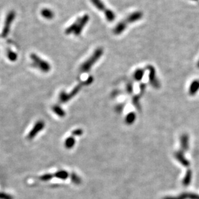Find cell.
Returning a JSON list of instances; mask_svg holds the SVG:
<instances>
[{
  "label": "cell",
  "instance_id": "7402d4cb",
  "mask_svg": "<svg viewBox=\"0 0 199 199\" xmlns=\"http://www.w3.org/2000/svg\"><path fill=\"white\" fill-rule=\"evenodd\" d=\"M53 177H54V175H52V174H45V175L41 176L39 179L43 180V181H48V180H50L51 179H52Z\"/></svg>",
  "mask_w": 199,
  "mask_h": 199
},
{
  "label": "cell",
  "instance_id": "ba28073f",
  "mask_svg": "<svg viewBox=\"0 0 199 199\" xmlns=\"http://www.w3.org/2000/svg\"><path fill=\"white\" fill-rule=\"evenodd\" d=\"M142 16H143V13L142 12L136 11L130 14L124 20L126 21L127 25H129V24L133 23L135 22L139 21L140 19H142Z\"/></svg>",
  "mask_w": 199,
  "mask_h": 199
},
{
  "label": "cell",
  "instance_id": "5bb4252c",
  "mask_svg": "<svg viewBox=\"0 0 199 199\" xmlns=\"http://www.w3.org/2000/svg\"><path fill=\"white\" fill-rule=\"evenodd\" d=\"M53 111L60 117H64L65 115V113L64 110L62 109L61 107L55 105L53 107Z\"/></svg>",
  "mask_w": 199,
  "mask_h": 199
},
{
  "label": "cell",
  "instance_id": "2e32d148",
  "mask_svg": "<svg viewBox=\"0 0 199 199\" xmlns=\"http://www.w3.org/2000/svg\"><path fill=\"white\" fill-rule=\"evenodd\" d=\"M144 75V70L142 69H138L135 71L133 77L135 80L140 81L142 79Z\"/></svg>",
  "mask_w": 199,
  "mask_h": 199
},
{
  "label": "cell",
  "instance_id": "30bf717a",
  "mask_svg": "<svg viewBox=\"0 0 199 199\" xmlns=\"http://www.w3.org/2000/svg\"><path fill=\"white\" fill-rule=\"evenodd\" d=\"M184 151H185V150H184V149H182V151H179L175 153V158L177 159V160H178L180 162V163H181L182 165H184V166L187 167V166H189V162H188V160H187L185 159L184 155Z\"/></svg>",
  "mask_w": 199,
  "mask_h": 199
},
{
  "label": "cell",
  "instance_id": "3957f363",
  "mask_svg": "<svg viewBox=\"0 0 199 199\" xmlns=\"http://www.w3.org/2000/svg\"><path fill=\"white\" fill-rule=\"evenodd\" d=\"M30 57L32 61V65L35 67L44 72H48L51 71V67L49 63L41 59L39 56L36 55L35 53H32Z\"/></svg>",
  "mask_w": 199,
  "mask_h": 199
},
{
  "label": "cell",
  "instance_id": "7a4b0ae2",
  "mask_svg": "<svg viewBox=\"0 0 199 199\" xmlns=\"http://www.w3.org/2000/svg\"><path fill=\"white\" fill-rule=\"evenodd\" d=\"M93 78L91 76H90L88 78V79L87 80H86L85 81L81 82V84H78L77 86L74 87L72 89V90L69 93H66L65 92H63H63H62L60 95V97H59L60 101L62 103L67 102L68 101L70 100L71 98H72L74 96H75L76 95H77L80 92V90L81 89V88L83 87H84V86H88V85L90 84L91 83L93 82Z\"/></svg>",
  "mask_w": 199,
  "mask_h": 199
},
{
  "label": "cell",
  "instance_id": "8992f818",
  "mask_svg": "<svg viewBox=\"0 0 199 199\" xmlns=\"http://www.w3.org/2000/svg\"><path fill=\"white\" fill-rule=\"evenodd\" d=\"M149 71V80L150 84L155 88H159L160 87V83L156 77L155 69L151 65H149L147 67Z\"/></svg>",
  "mask_w": 199,
  "mask_h": 199
},
{
  "label": "cell",
  "instance_id": "44dd1931",
  "mask_svg": "<svg viewBox=\"0 0 199 199\" xmlns=\"http://www.w3.org/2000/svg\"><path fill=\"white\" fill-rule=\"evenodd\" d=\"M71 180L74 182V183L76 184H80V182H81L80 178L74 173H72L71 175Z\"/></svg>",
  "mask_w": 199,
  "mask_h": 199
},
{
  "label": "cell",
  "instance_id": "277c9868",
  "mask_svg": "<svg viewBox=\"0 0 199 199\" xmlns=\"http://www.w3.org/2000/svg\"><path fill=\"white\" fill-rule=\"evenodd\" d=\"M15 17H16V13L14 11H10L9 13H8L7 17H6V19H5L3 29V31L2 33V36L3 38L7 37L8 36V35H9L11 26L13 21L15 19Z\"/></svg>",
  "mask_w": 199,
  "mask_h": 199
},
{
  "label": "cell",
  "instance_id": "d6986e66",
  "mask_svg": "<svg viewBox=\"0 0 199 199\" xmlns=\"http://www.w3.org/2000/svg\"><path fill=\"white\" fill-rule=\"evenodd\" d=\"M136 120V115L134 113H129L126 118V122L128 125L133 123Z\"/></svg>",
  "mask_w": 199,
  "mask_h": 199
},
{
  "label": "cell",
  "instance_id": "8fae6325",
  "mask_svg": "<svg viewBox=\"0 0 199 199\" xmlns=\"http://www.w3.org/2000/svg\"><path fill=\"white\" fill-rule=\"evenodd\" d=\"M90 2L98 10L102 11L104 13L108 10L102 0H90Z\"/></svg>",
  "mask_w": 199,
  "mask_h": 199
},
{
  "label": "cell",
  "instance_id": "52a82bcc",
  "mask_svg": "<svg viewBox=\"0 0 199 199\" xmlns=\"http://www.w3.org/2000/svg\"><path fill=\"white\" fill-rule=\"evenodd\" d=\"M90 18L89 16L87 14H85L81 17L79 18V22H78V27L76 29V30L74 31V32L73 34L75 36H79L80 35L81 32H82L83 29H84V27H86V25L87 24L88 21H89Z\"/></svg>",
  "mask_w": 199,
  "mask_h": 199
},
{
  "label": "cell",
  "instance_id": "ffe728a7",
  "mask_svg": "<svg viewBox=\"0 0 199 199\" xmlns=\"http://www.w3.org/2000/svg\"><path fill=\"white\" fill-rule=\"evenodd\" d=\"M7 57L10 61L15 62L18 58V54L11 51V50H9V51H7Z\"/></svg>",
  "mask_w": 199,
  "mask_h": 199
},
{
  "label": "cell",
  "instance_id": "6da1fadb",
  "mask_svg": "<svg viewBox=\"0 0 199 199\" xmlns=\"http://www.w3.org/2000/svg\"><path fill=\"white\" fill-rule=\"evenodd\" d=\"M104 53V50L101 47L97 48L89 58L82 63L80 67V71L82 72H87L92 68L98 60L102 57Z\"/></svg>",
  "mask_w": 199,
  "mask_h": 199
},
{
  "label": "cell",
  "instance_id": "5b68a950",
  "mask_svg": "<svg viewBox=\"0 0 199 199\" xmlns=\"http://www.w3.org/2000/svg\"><path fill=\"white\" fill-rule=\"evenodd\" d=\"M45 127V123L42 120H39L35 124L34 127H32V129L29 132V134L27 135V138L28 140H32L33 138H35V137L39 133V132L43 130Z\"/></svg>",
  "mask_w": 199,
  "mask_h": 199
},
{
  "label": "cell",
  "instance_id": "e0dca14e",
  "mask_svg": "<svg viewBox=\"0 0 199 199\" xmlns=\"http://www.w3.org/2000/svg\"><path fill=\"white\" fill-rule=\"evenodd\" d=\"M54 177L58 178H60V179H62V180H65L67 179L68 176H69V174L66 171H64V170H61V171H57L54 175H53Z\"/></svg>",
  "mask_w": 199,
  "mask_h": 199
},
{
  "label": "cell",
  "instance_id": "9a60e30c",
  "mask_svg": "<svg viewBox=\"0 0 199 199\" xmlns=\"http://www.w3.org/2000/svg\"><path fill=\"white\" fill-rule=\"evenodd\" d=\"M65 146L67 149H71L75 145V139L72 136L68 137L65 141Z\"/></svg>",
  "mask_w": 199,
  "mask_h": 199
},
{
  "label": "cell",
  "instance_id": "7c38bea8",
  "mask_svg": "<svg viewBox=\"0 0 199 199\" xmlns=\"http://www.w3.org/2000/svg\"><path fill=\"white\" fill-rule=\"evenodd\" d=\"M41 15L43 18H44L46 20H51L54 18V13L53 12L51 9H44L41 11Z\"/></svg>",
  "mask_w": 199,
  "mask_h": 199
},
{
  "label": "cell",
  "instance_id": "4316f807",
  "mask_svg": "<svg viewBox=\"0 0 199 199\" xmlns=\"http://www.w3.org/2000/svg\"><path fill=\"white\" fill-rule=\"evenodd\" d=\"M194 1H197V0H194Z\"/></svg>",
  "mask_w": 199,
  "mask_h": 199
},
{
  "label": "cell",
  "instance_id": "9c48e42d",
  "mask_svg": "<svg viewBox=\"0 0 199 199\" xmlns=\"http://www.w3.org/2000/svg\"><path fill=\"white\" fill-rule=\"evenodd\" d=\"M127 25V23L124 20L118 22L113 29V33L115 35H121L122 33L126 29Z\"/></svg>",
  "mask_w": 199,
  "mask_h": 199
},
{
  "label": "cell",
  "instance_id": "cb8c5ba5",
  "mask_svg": "<svg viewBox=\"0 0 199 199\" xmlns=\"http://www.w3.org/2000/svg\"><path fill=\"white\" fill-rule=\"evenodd\" d=\"M82 134H83V131L80 129H76L72 132V135L74 136H80Z\"/></svg>",
  "mask_w": 199,
  "mask_h": 199
},
{
  "label": "cell",
  "instance_id": "4fadbf2b",
  "mask_svg": "<svg viewBox=\"0 0 199 199\" xmlns=\"http://www.w3.org/2000/svg\"><path fill=\"white\" fill-rule=\"evenodd\" d=\"M199 89V80H195L192 83L189 87V94L194 95Z\"/></svg>",
  "mask_w": 199,
  "mask_h": 199
},
{
  "label": "cell",
  "instance_id": "d4e9b609",
  "mask_svg": "<svg viewBox=\"0 0 199 199\" xmlns=\"http://www.w3.org/2000/svg\"><path fill=\"white\" fill-rule=\"evenodd\" d=\"M127 91L129 93H132V90H133V86H132V83H129L127 85Z\"/></svg>",
  "mask_w": 199,
  "mask_h": 199
},
{
  "label": "cell",
  "instance_id": "603a6c76",
  "mask_svg": "<svg viewBox=\"0 0 199 199\" xmlns=\"http://www.w3.org/2000/svg\"><path fill=\"white\" fill-rule=\"evenodd\" d=\"M0 199H13V198L11 195L0 192Z\"/></svg>",
  "mask_w": 199,
  "mask_h": 199
},
{
  "label": "cell",
  "instance_id": "ac0fdd59",
  "mask_svg": "<svg viewBox=\"0 0 199 199\" xmlns=\"http://www.w3.org/2000/svg\"><path fill=\"white\" fill-rule=\"evenodd\" d=\"M105 16V18L106 20L109 21V22H112L113 21L115 18H116V14L114 13V12L111 10V9H109L107 10L105 13H104Z\"/></svg>",
  "mask_w": 199,
  "mask_h": 199
},
{
  "label": "cell",
  "instance_id": "484cf974",
  "mask_svg": "<svg viewBox=\"0 0 199 199\" xmlns=\"http://www.w3.org/2000/svg\"><path fill=\"white\" fill-rule=\"evenodd\" d=\"M197 66H198V67L199 68V61H198V63H197Z\"/></svg>",
  "mask_w": 199,
  "mask_h": 199
}]
</instances>
